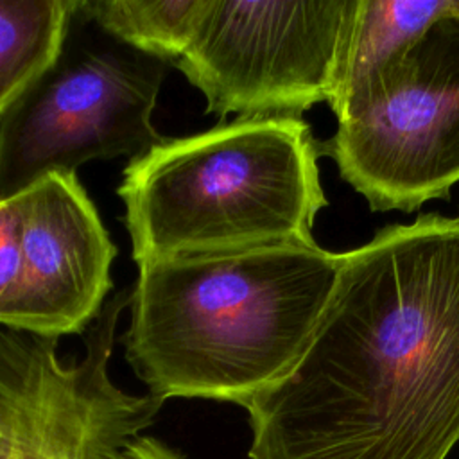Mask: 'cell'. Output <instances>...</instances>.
<instances>
[{
	"instance_id": "cell-1",
	"label": "cell",
	"mask_w": 459,
	"mask_h": 459,
	"mask_svg": "<svg viewBox=\"0 0 459 459\" xmlns=\"http://www.w3.org/2000/svg\"><path fill=\"white\" fill-rule=\"evenodd\" d=\"M244 409L249 459H445L459 441V215L344 253L299 359Z\"/></svg>"
},
{
	"instance_id": "cell-2",
	"label": "cell",
	"mask_w": 459,
	"mask_h": 459,
	"mask_svg": "<svg viewBox=\"0 0 459 459\" xmlns=\"http://www.w3.org/2000/svg\"><path fill=\"white\" fill-rule=\"evenodd\" d=\"M342 262L344 253L292 244L140 265L126 360L163 402L246 407L296 364Z\"/></svg>"
},
{
	"instance_id": "cell-3",
	"label": "cell",
	"mask_w": 459,
	"mask_h": 459,
	"mask_svg": "<svg viewBox=\"0 0 459 459\" xmlns=\"http://www.w3.org/2000/svg\"><path fill=\"white\" fill-rule=\"evenodd\" d=\"M319 143L299 117H256L163 138L124 169L118 195L140 265L316 244L326 206Z\"/></svg>"
},
{
	"instance_id": "cell-4",
	"label": "cell",
	"mask_w": 459,
	"mask_h": 459,
	"mask_svg": "<svg viewBox=\"0 0 459 459\" xmlns=\"http://www.w3.org/2000/svg\"><path fill=\"white\" fill-rule=\"evenodd\" d=\"M169 65L108 34L77 0L57 57L0 117V201L163 142L151 117Z\"/></svg>"
},
{
	"instance_id": "cell-5",
	"label": "cell",
	"mask_w": 459,
	"mask_h": 459,
	"mask_svg": "<svg viewBox=\"0 0 459 459\" xmlns=\"http://www.w3.org/2000/svg\"><path fill=\"white\" fill-rule=\"evenodd\" d=\"M341 178L375 212H412L459 183V5L387 63L335 115Z\"/></svg>"
},
{
	"instance_id": "cell-6",
	"label": "cell",
	"mask_w": 459,
	"mask_h": 459,
	"mask_svg": "<svg viewBox=\"0 0 459 459\" xmlns=\"http://www.w3.org/2000/svg\"><path fill=\"white\" fill-rule=\"evenodd\" d=\"M357 0H206L174 63L224 120L299 117L330 102Z\"/></svg>"
},
{
	"instance_id": "cell-7",
	"label": "cell",
	"mask_w": 459,
	"mask_h": 459,
	"mask_svg": "<svg viewBox=\"0 0 459 459\" xmlns=\"http://www.w3.org/2000/svg\"><path fill=\"white\" fill-rule=\"evenodd\" d=\"M16 197L22 274L0 323L43 337L82 333L113 287L117 247L75 174H48Z\"/></svg>"
},
{
	"instance_id": "cell-8",
	"label": "cell",
	"mask_w": 459,
	"mask_h": 459,
	"mask_svg": "<svg viewBox=\"0 0 459 459\" xmlns=\"http://www.w3.org/2000/svg\"><path fill=\"white\" fill-rule=\"evenodd\" d=\"M459 0H357L330 108L342 106Z\"/></svg>"
},
{
	"instance_id": "cell-9",
	"label": "cell",
	"mask_w": 459,
	"mask_h": 459,
	"mask_svg": "<svg viewBox=\"0 0 459 459\" xmlns=\"http://www.w3.org/2000/svg\"><path fill=\"white\" fill-rule=\"evenodd\" d=\"M77 0L0 2V117L54 63Z\"/></svg>"
},
{
	"instance_id": "cell-10",
	"label": "cell",
	"mask_w": 459,
	"mask_h": 459,
	"mask_svg": "<svg viewBox=\"0 0 459 459\" xmlns=\"http://www.w3.org/2000/svg\"><path fill=\"white\" fill-rule=\"evenodd\" d=\"M206 0H81V11L134 50L174 65L190 47Z\"/></svg>"
},
{
	"instance_id": "cell-11",
	"label": "cell",
	"mask_w": 459,
	"mask_h": 459,
	"mask_svg": "<svg viewBox=\"0 0 459 459\" xmlns=\"http://www.w3.org/2000/svg\"><path fill=\"white\" fill-rule=\"evenodd\" d=\"M22 274V215L18 197L0 201V308L13 298Z\"/></svg>"
},
{
	"instance_id": "cell-12",
	"label": "cell",
	"mask_w": 459,
	"mask_h": 459,
	"mask_svg": "<svg viewBox=\"0 0 459 459\" xmlns=\"http://www.w3.org/2000/svg\"><path fill=\"white\" fill-rule=\"evenodd\" d=\"M16 423L18 409L13 371L4 339V330H0V459H9L13 454Z\"/></svg>"
},
{
	"instance_id": "cell-13",
	"label": "cell",
	"mask_w": 459,
	"mask_h": 459,
	"mask_svg": "<svg viewBox=\"0 0 459 459\" xmlns=\"http://www.w3.org/2000/svg\"><path fill=\"white\" fill-rule=\"evenodd\" d=\"M117 459H186L179 450L165 441L142 434L131 441Z\"/></svg>"
}]
</instances>
